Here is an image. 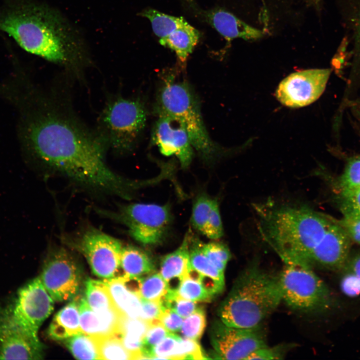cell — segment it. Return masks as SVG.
<instances>
[{
    "label": "cell",
    "instance_id": "cell-1",
    "mask_svg": "<svg viewBox=\"0 0 360 360\" xmlns=\"http://www.w3.org/2000/svg\"><path fill=\"white\" fill-rule=\"evenodd\" d=\"M68 104L54 94L44 100L27 128L32 152L49 174L78 188L94 194L118 196L125 178L108 166L106 149L96 133L84 126Z\"/></svg>",
    "mask_w": 360,
    "mask_h": 360
},
{
    "label": "cell",
    "instance_id": "cell-2",
    "mask_svg": "<svg viewBox=\"0 0 360 360\" xmlns=\"http://www.w3.org/2000/svg\"><path fill=\"white\" fill-rule=\"evenodd\" d=\"M0 31L26 52L80 74L91 64L82 34L59 10L36 0H3Z\"/></svg>",
    "mask_w": 360,
    "mask_h": 360
},
{
    "label": "cell",
    "instance_id": "cell-3",
    "mask_svg": "<svg viewBox=\"0 0 360 360\" xmlns=\"http://www.w3.org/2000/svg\"><path fill=\"white\" fill-rule=\"evenodd\" d=\"M332 222L331 217L306 205L282 203L266 218L262 237L283 262L312 268L314 253Z\"/></svg>",
    "mask_w": 360,
    "mask_h": 360
},
{
    "label": "cell",
    "instance_id": "cell-4",
    "mask_svg": "<svg viewBox=\"0 0 360 360\" xmlns=\"http://www.w3.org/2000/svg\"><path fill=\"white\" fill-rule=\"evenodd\" d=\"M282 301L280 276L251 264L241 272L218 314L226 325L252 328L260 326Z\"/></svg>",
    "mask_w": 360,
    "mask_h": 360
},
{
    "label": "cell",
    "instance_id": "cell-5",
    "mask_svg": "<svg viewBox=\"0 0 360 360\" xmlns=\"http://www.w3.org/2000/svg\"><path fill=\"white\" fill-rule=\"evenodd\" d=\"M157 110L158 114L173 118L185 128L193 148L204 160H214L218 149L208 134L196 97L188 84L168 76L160 90Z\"/></svg>",
    "mask_w": 360,
    "mask_h": 360
},
{
    "label": "cell",
    "instance_id": "cell-6",
    "mask_svg": "<svg viewBox=\"0 0 360 360\" xmlns=\"http://www.w3.org/2000/svg\"><path fill=\"white\" fill-rule=\"evenodd\" d=\"M146 118L145 108L139 100L115 97L103 108L96 133L106 150L125 154L135 146Z\"/></svg>",
    "mask_w": 360,
    "mask_h": 360
},
{
    "label": "cell",
    "instance_id": "cell-7",
    "mask_svg": "<svg viewBox=\"0 0 360 360\" xmlns=\"http://www.w3.org/2000/svg\"><path fill=\"white\" fill-rule=\"evenodd\" d=\"M284 264L279 276L282 301L290 308L302 313L314 314L330 306V292L312 268L295 262Z\"/></svg>",
    "mask_w": 360,
    "mask_h": 360
},
{
    "label": "cell",
    "instance_id": "cell-8",
    "mask_svg": "<svg viewBox=\"0 0 360 360\" xmlns=\"http://www.w3.org/2000/svg\"><path fill=\"white\" fill-rule=\"evenodd\" d=\"M100 215L124 224L129 234L145 246L156 245L166 236L172 222L168 204L133 203L116 210L96 208Z\"/></svg>",
    "mask_w": 360,
    "mask_h": 360
},
{
    "label": "cell",
    "instance_id": "cell-9",
    "mask_svg": "<svg viewBox=\"0 0 360 360\" xmlns=\"http://www.w3.org/2000/svg\"><path fill=\"white\" fill-rule=\"evenodd\" d=\"M62 240L80 251L98 276L114 278L120 268L123 244L120 240L91 225L61 236Z\"/></svg>",
    "mask_w": 360,
    "mask_h": 360
},
{
    "label": "cell",
    "instance_id": "cell-10",
    "mask_svg": "<svg viewBox=\"0 0 360 360\" xmlns=\"http://www.w3.org/2000/svg\"><path fill=\"white\" fill-rule=\"evenodd\" d=\"M40 278L54 300L74 298L82 281L80 265L75 256L63 247L52 248L44 262Z\"/></svg>",
    "mask_w": 360,
    "mask_h": 360
},
{
    "label": "cell",
    "instance_id": "cell-11",
    "mask_svg": "<svg viewBox=\"0 0 360 360\" xmlns=\"http://www.w3.org/2000/svg\"><path fill=\"white\" fill-rule=\"evenodd\" d=\"M212 344L218 358L246 360L255 350L267 346L261 326L252 328L230 326L216 320L210 332Z\"/></svg>",
    "mask_w": 360,
    "mask_h": 360
},
{
    "label": "cell",
    "instance_id": "cell-12",
    "mask_svg": "<svg viewBox=\"0 0 360 360\" xmlns=\"http://www.w3.org/2000/svg\"><path fill=\"white\" fill-rule=\"evenodd\" d=\"M54 300L40 277L30 280L18 292L12 308H9L14 322L38 336V330L54 310Z\"/></svg>",
    "mask_w": 360,
    "mask_h": 360
},
{
    "label": "cell",
    "instance_id": "cell-13",
    "mask_svg": "<svg viewBox=\"0 0 360 360\" xmlns=\"http://www.w3.org/2000/svg\"><path fill=\"white\" fill-rule=\"evenodd\" d=\"M330 73L329 68L310 69L292 73L279 84L276 98L282 104L290 108L308 105L323 93Z\"/></svg>",
    "mask_w": 360,
    "mask_h": 360
},
{
    "label": "cell",
    "instance_id": "cell-14",
    "mask_svg": "<svg viewBox=\"0 0 360 360\" xmlns=\"http://www.w3.org/2000/svg\"><path fill=\"white\" fill-rule=\"evenodd\" d=\"M42 350L38 336L16 323L9 310L0 312V360H40Z\"/></svg>",
    "mask_w": 360,
    "mask_h": 360
},
{
    "label": "cell",
    "instance_id": "cell-15",
    "mask_svg": "<svg viewBox=\"0 0 360 360\" xmlns=\"http://www.w3.org/2000/svg\"><path fill=\"white\" fill-rule=\"evenodd\" d=\"M182 2L184 8L192 16L211 26L227 40L236 38L256 40L264 36L262 31L250 26L223 8L203 9L195 0Z\"/></svg>",
    "mask_w": 360,
    "mask_h": 360
},
{
    "label": "cell",
    "instance_id": "cell-16",
    "mask_svg": "<svg viewBox=\"0 0 360 360\" xmlns=\"http://www.w3.org/2000/svg\"><path fill=\"white\" fill-rule=\"evenodd\" d=\"M152 134L153 142L165 156L175 155L182 167L187 168L194 156V148L185 128L173 118L158 114Z\"/></svg>",
    "mask_w": 360,
    "mask_h": 360
},
{
    "label": "cell",
    "instance_id": "cell-17",
    "mask_svg": "<svg viewBox=\"0 0 360 360\" xmlns=\"http://www.w3.org/2000/svg\"><path fill=\"white\" fill-rule=\"evenodd\" d=\"M328 228L318 247L312 266H321L337 270L346 264L351 246V240L344 230L334 220Z\"/></svg>",
    "mask_w": 360,
    "mask_h": 360
},
{
    "label": "cell",
    "instance_id": "cell-18",
    "mask_svg": "<svg viewBox=\"0 0 360 360\" xmlns=\"http://www.w3.org/2000/svg\"><path fill=\"white\" fill-rule=\"evenodd\" d=\"M190 267L188 276L200 282L214 296L224 288V272L220 270L208 259L202 250V244L194 235L188 234Z\"/></svg>",
    "mask_w": 360,
    "mask_h": 360
},
{
    "label": "cell",
    "instance_id": "cell-19",
    "mask_svg": "<svg viewBox=\"0 0 360 360\" xmlns=\"http://www.w3.org/2000/svg\"><path fill=\"white\" fill-rule=\"evenodd\" d=\"M190 266L188 236L174 251L165 256L160 262V274L166 282L168 290H176L182 280L187 276Z\"/></svg>",
    "mask_w": 360,
    "mask_h": 360
},
{
    "label": "cell",
    "instance_id": "cell-20",
    "mask_svg": "<svg viewBox=\"0 0 360 360\" xmlns=\"http://www.w3.org/2000/svg\"><path fill=\"white\" fill-rule=\"evenodd\" d=\"M78 300L75 298L56 314L48 331L50 338L64 340L82 332L80 322V302Z\"/></svg>",
    "mask_w": 360,
    "mask_h": 360
},
{
    "label": "cell",
    "instance_id": "cell-21",
    "mask_svg": "<svg viewBox=\"0 0 360 360\" xmlns=\"http://www.w3.org/2000/svg\"><path fill=\"white\" fill-rule=\"evenodd\" d=\"M104 282L119 312L131 318H140L142 309L140 296L126 287L120 276L106 279Z\"/></svg>",
    "mask_w": 360,
    "mask_h": 360
},
{
    "label": "cell",
    "instance_id": "cell-22",
    "mask_svg": "<svg viewBox=\"0 0 360 360\" xmlns=\"http://www.w3.org/2000/svg\"><path fill=\"white\" fill-rule=\"evenodd\" d=\"M200 37V32L186 22L165 38L159 39V42L174 51L180 62L184 64L198 42Z\"/></svg>",
    "mask_w": 360,
    "mask_h": 360
},
{
    "label": "cell",
    "instance_id": "cell-23",
    "mask_svg": "<svg viewBox=\"0 0 360 360\" xmlns=\"http://www.w3.org/2000/svg\"><path fill=\"white\" fill-rule=\"evenodd\" d=\"M120 268L124 276L143 278L154 272L155 267L151 257L136 246H123L120 258Z\"/></svg>",
    "mask_w": 360,
    "mask_h": 360
},
{
    "label": "cell",
    "instance_id": "cell-24",
    "mask_svg": "<svg viewBox=\"0 0 360 360\" xmlns=\"http://www.w3.org/2000/svg\"><path fill=\"white\" fill-rule=\"evenodd\" d=\"M138 15L150 21L154 33L159 39L165 38L186 22L182 17L170 16L152 8L144 9Z\"/></svg>",
    "mask_w": 360,
    "mask_h": 360
},
{
    "label": "cell",
    "instance_id": "cell-25",
    "mask_svg": "<svg viewBox=\"0 0 360 360\" xmlns=\"http://www.w3.org/2000/svg\"><path fill=\"white\" fill-rule=\"evenodd\" d=\"M86 300L96 313L116 308L104 281L88 279L86 283Z\"/></svg>",
    "mask_w": 360,
    "mask_h": 360
},
{
    "label": "cell",
    "instance_id": "cell-26",
    "mask_svg": "<svg viewBox=\"0 0 360 360\" xmlns=\"http://www.w3.org/2000/svg\"><path fill=\"white\" fill-rule=\"evenodd\" d=\"M64 340L66 346L76 358L100 360L97 340L94 337L82 332Z\"/></svg>",
    "mask_w": 360,
    "mask_h": 360
},
{
    "label": "cell",
    "instance_id": "cell-27",
    "mask_svg": "<svg viewBox=\"0 0 360 360\" xmlns=\"http://www.w3.org/2000/svg\"><path fill=\"white\" fill-rule=\"evenodd\" d=\"M80 322L82 332L94 338L108 336L100 316L90 307L85 298L80 300Z\"/></svg>",
    "mask_w": 360,
    "mask_h": 360
},
{
    "label": "cell",
    "instance_id": "cell-28",
    "mask_svg": "<svg viewBox=\"0 0 360 360\" xmlns=\"http://www.w3.org/2000/svg\"><path fill=\"white\" fill-rule=\"evenodd\" d=\"M95 338L100 360H132V354L124 346L120 334Z\"/></svg>",
    "mask_w": 360,
    "mask_h": 360
},
{
    "label": "cell",
    "instance_id": "cell-29",
    "mask_svg": "<svg viewBox=\"0 0 360 360\" xmlns=\"http://www.w3.org/2000/svg\"><path fill=\"white\" fill-rule=\"evenodd\" d=\"M168 290V286L160 273L153 272L142 278L139 296L146 300L160 302Z\"/></svg>",
    "mask_w": 360,
    "mask_h": 360
},
{
    "label": "cell",
    "instance_id": "cell-30",
    "mask_svg": "<svg viewBox=\"0 0 360 360\" xmlns=\"http://www.w3.org/2000/svg\"><path fill=\"white\" fill-rule=\"evenodd\" d=\"M176 292L178 295L194 302H209L214 297L198 281L186 276L180 284Z\"/></svg>",
    "mask_w": 360,
    "mask_h": 360
},
{
    "label": "cell",
    "instance_id": "cell-31",
    "mask_svg": "<svg viewBox=\"0 0 360 360\" xmlns=\"http://www.w3.org/2000/svg\"><path fill=\"white\" fill-rule=\"evenodd\" d=\"M206 325L205 312L198 308L183 320L180 331L184 338L198 341L202 336Z\"/></svg>",
    "mask_w": 360,
    "mask_h": 360
},
{
    "label": "cell",
    "instance_id": "cell-32",
    "mask_svg": "<svg viewBox=\"0 0 360 360\" xmlns=\"http://www.w3.org/2000/svg\"><path fill=\"white\" fill-rule=\"evenodd\" d=\"M169 332L160 321L150 324L142 340L140 360L152 359L154 348Z\"/></svg>",
    "mask_w": 360,
    "mask_h": 360
},
{
    "label": "cell",
    "instance_id": "cell-33",
    "mask_svg": "<svg viewBox=\"0 0 360 360\" xmlns=\"http://www.w3.org/2000/svg\"><path fill=\"white\" fill-rule=\"evenodd\" d=\"M214 200L203 194L198 196L194 203L191 222L192 226L201 233L208 218Z\"/></svg>",
    "mask_w": 360,
    "mask_h": 360
},
{
    "label": "cell",
    "instance_id": "cell-34",
    "mask_svg": "<svg viewBox=\"0 0 360 360\" xmlns=\"http://www.w3.org/2000/svg\"><path fill=\"white\" fill-rule=\"evenodd\" d=\"M202 250L210 262L220 270L224 272L231 254L226 245L220 242L203 243Z\"/></svg>",
    "mask_w": 360,
    "mask_h": 360
},
{
    "label": "cell",
    "instance_id": "cell-35",
    "mask_svg": "<svg viewBox=\"0 0 360 360\" xmlns=\"http://www.w3.org/2000/svg\"><path fill=\"white\" fill-rule=\"evenodd\" d=\"M338 184L340 190H360V157L348 161Z\"/></svg>",
    "mask_w": 360,
    "mask_h": 360
},
{
    "label": "cell",
    "instance_id": "cell-36",
    "mask_svg": "<svg viewBox=\"0 0 360 360\" xmlns=\"http://www.w3.org/2000/svg\"><path fill=\"white\" fill-rule=\"evenodd\" d=\"M205 357L198 341L180 337L173 360H204Z\"/></svg>",
    "mask_w": 360,
    "mask_h": 360
},
{
    "label": "cell",
    "instance_id": "cell-37",
    "mask_svg": "<svg viewBox=\"0 0 360 360\" xmlns=\"http://www.w3.org/2000/svg\"><path fill=\"white\" fill-rule=\"evenodd\" d=\"M350 4L347 20L352 31L356 54L360 56V0H348Z\"/></svg>",
    "mask_w": 360,
    "mask_h": 360
},
{
    "label": "cell",
    "instance_id": "cell-38",
    "mask_svg": "<svg viewBox=\"0 0 360 360\" xmlns=\"http://www.w3.org/2000/svg\"><path fill=\"white\" fill-rule=\"evenodd\" d=\"M202 234L212 240L218 239L224 234L219 205L216 200H214L208 218Z\"/></svg>",
    "mask_w": 360,
    "mask_h": 360
},
{
    "label": "cell",
    "instance_id": "cell-39",
    "mask_svg": "<svg viewBox=\"0 0 360 360\" xmlns=\"http://www.w3.org/2000/svg\"><path fill=\"white\" fill-rule=\"evenodd\" d=\"M337 200L342 214L360 216V190H340Z\"/></svg>",
    "mask_w": 360,
    "mask_h": 360
},
{
    "label": "cell",
    "instance_id": "cell-40",
    "mask_svg": "<svg viewBox=\"0 0 360 360\" xmlns=\"http://www.w3.org/2000/svg\"><path fill=\"white\" fill-rule=\"evenodd\" d=\"M180 336L169 332L153 349L152 359L173 360Z\"/></svg>",
    "mask_w": 360,
    "mask_h": 360
},
{
    "label": "cell",
    "instance_id": "cell-41",
    "mask_svg": "<svg viewBox=\"0 0 360 360\" xmlns=\"http://www.w3.org/2000/svg\"><path fill=\"white\" fill-rule=\"evenodd\" d=\"M339 220L334 219L346 232L352 241L360 244V216L352 214H344Z\"/></svg>",
    "mask_w": 360,
    "mask_h": 360
},
{
    "label": "cell",
    "instance_id": "cell-42",
    "mask_svg": "<svg viewBox=\"0 0 360 360\" xmlns=\"http://www.w3.org/2000/svg\"><path fill=\"white\" fill-rule=\"evenodd\" d=\"M290 348V347L288 344L278 345L271 348L266 346L254 352L247 358L246 360L283 359Z\"/></svg>",
    "mask_w": 360,
    "mask_h": 360
},
{
    "label": "cell",
    "instance_id": "cell-43",
    "mask_svg": "<svg viewBox=\"0 0 360 360\" xmlns=\"http://www.w3.org/2000/svg\"><path fill=\"white\" fill-rule=\"evenodd\" d=\"M141 304L140 318L149 324L160 321V316L164 310L161 302L141 298Z\"/></svg>",
    "mask_w": 360,
    "mask_h": 360
},
{
    "label": "cell",
    "instance_id": "cell-44",
    "mask_svg": "<svg viewBox=\"0 0 360 360\" xmlns=\"http://www.w3.org/2000/svg\"><path fill=\"white\" fill-rule=\"evenodd\" d=\"M183 318L173 310L166 308L164 310L160 321L168 332L176 333L180 330Z\"/></svg>",
    "mask_w": 360,
    "mask_h": 360
},
{
    "label": "cell",
    "instance_id": "cell-45",
    "mask_svg": "<svg viewBox=\"0 0 360 360\" xmlns=\"http://www.w3.org/2000/svg\"><path fill=\"white\" fill-rule=\"evenodd\" d=\"M340 287L346 295L350 296H357L360 294V278L352 272L343 278Z\"/></svg>",
    "mask_w": 360,
    "mask_h": 360
},
{
    "label": "cell",
    "instance_id": "cell-46",
    "mask_svg": "<svg viewBox=\"0 0 360 360\" xmlns=\"http://www.w3.org/2000/svg\"><path fill=\"white\" fill-rule=\"evenodd\" d=\"M352 272L360 278V254L355 256L350 262Z\"/></svg>",
    "mask_w": 360,
    "mask_h": 360
},
{
    "label": "cell",
    "instance_id": "cell-47",
    "mask_svg": "<svg viewBox=\"0 0 360 360\" xmlns=\"http://www.w3.org/2000/svg\"><path fill=\"white\" fill-rule=\"evenodd\" d=\"M308 4L316 8H319L322 0H304Z\"/></svg>",
    "mask_w": 360,
    "mask_h": 360
},
{
    "label": "cell",
    "instance_id": "cell-48",
    "mask_svg": "<svg viewBox=\"0 0 360 360\" xmlns=\"http://www.w3.org/2000/svg\"></svg>",
    "mask_w": 360,
    "mask_h": 360
}]
</instances>
